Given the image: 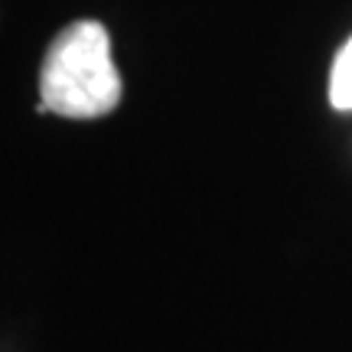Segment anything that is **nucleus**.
Returning a JSON list of instances; mask_svg holds the SVG:
<instances>
[{
	"label": "nucleus",
	"instance_id": "f257e3e1",
	"mask_svg": "<svg viewBox=\"0 0 352 352\" xmlns=\"http://www.w3.org/2000/svg\"><path fill=\"white\" fill-rule=\"evenodd\" d=\"M43 111L63 118H101L121 101V76L111 63L104 26L78 20L52 39L39 72Z\"/></svg>",
	"mask_w": 352,
	"mask_h": 352
},
{
	"label": "nucleus",
	"instance_id": "f03ea898",
	"mask_svg": "<svg viewBox=\"0 0 352 352\" xmlns=\"http://www.w3.org/2000/svg\"><path fill=\"white\" fill-rule=\"evenodd\" d=\"M329 101L340 111H352V39L340 50L329 78Z\"/></svg>",
	"mask_w": 352,
	"mask_h": 352
}]
</instances>
